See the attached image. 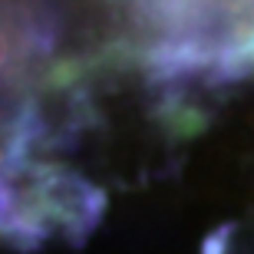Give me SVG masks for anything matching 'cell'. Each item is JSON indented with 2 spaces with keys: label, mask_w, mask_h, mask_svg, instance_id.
I'll return each mask as SVG.
<instances>
[{
  "label": "cell",
  "mask_w": 254,
  "mask_h": 254,
  "mask_svg": "<svg viewBox=\"0 0 254 254\" xmlns=\"http://www.w3.org/2000/svg\"><path fill=\"white\" fill-rule=\"evenodd\" d=\"M0 60H3V37H0Z\"/></svg>",
  "instance_id": "cell-1"
}]
</instances>
